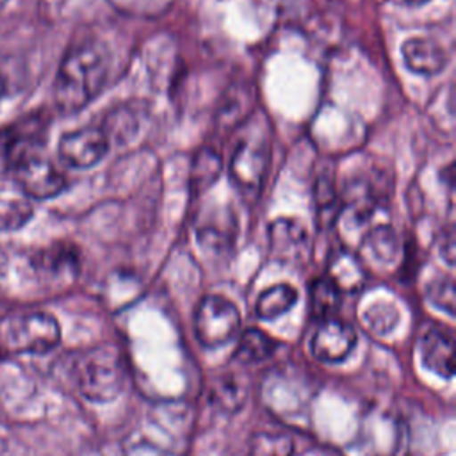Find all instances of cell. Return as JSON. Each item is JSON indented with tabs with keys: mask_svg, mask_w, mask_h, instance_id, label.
Listing matches in <instances>:
<instances>
[{
	"mask_svg": "<svg viewBox=\"0 0 456 456\" xmlns=\"http://www.w3.org/2000/svg\"><path fill=\"white\" fill-rule=\"evenodd\" d=\"M401 53L406 68L422 77H433L440 73L449 61L445 48L436 39L426 36L406 39L401 46Z\"/></svg>",
	"mask_w": 456,
	"mask_h": 456,
	"instance_id": "30bf717a",
	"label": "cell"
},
{
	"mask_svg": "<svg viewBox=\"0 0 456 456\" xmlns=\"http://www.w3.org/2000/svg\"><path fill=\"white\" fill-rule=\"evenodd\" d=\"M73 374L78 392L94 403L114 399L126 379L123 358L114 346H98L80 354Z\"/></svg>",
	"mask_w": 456,
	"mask_h": 456,
	"instance_id": "3957f363",
	"label": "cell"
},
{
	"mask_svg": "<svg viewBox=\"0 0 456 456\" xmlns=\"http://www.w3.org/2000/svg\"><path fill=\"white\" fill-rule=\"evenodd\" d=\"M5 2H7V0H0V9L5 5Z\"/></svg>",
	"mask_w": 456,
	"mask_h": 456,
	"instance_id": "d4e9b609",
	"label": "cell"
},
{
	"mask_svg": "<svg viewBox=\"0 0 456 456\" xmlns=\"http://www.w3.org/2000/svg\"><path fill=\"white\" fill-rule=\"evenodd\" d=\"M297 301V290L289 283H276L265 289L255 305V312L260 319H276L289 312Z\"/></svg>",
	"mask_w": 456,
	"mask_h": 456,
	"instance_id": "4fadbf2b",
	"label": "cell"
},
{
	"mask_svg": "<svg viewBox=\"0 0 456 456\" xmlns=\"http://www.w3.org/2000/svg\"><path fill=\"white\" fill-rule=\"evenodd\" d=\"M110 141L102 126H82L64 134L59 141L61 160L75 169H87L98 164L109 151Z\"/></svg>",
	"mask_w": 456,
	"mask_h": 456,
	"instance_id": "52a82bcc",
	"label": "cell"
},
{
	"mask_svg": "<svg viewBox=\"0 0 456 456\" xmlns=\"http://www.w3.org/2000/svg\"><path fill=\"white\" fill-rule=\"evenodd\" d=\"M16 187L32 200H50L66 187V178L59 167L39 151L25 157L14 169Z\"/></svg>",
	"mask_w": 456,
	"mask_h": 456,
	"instance_id": "8992f818",
	"label": "cell"
},
{
	"mask_svg": "<svg viewBox=\"0 0 456 456\" xmlns=\"http://www.w3.org/2000/svg\"><path fill=\"white\" fill-rule=\"evenodd\" d=\"M310 303H312V312L319 321L335 317V312L338 310V305H340V290L328 276L319 278L312 285Z\"/></svg>",
	"mask_w": 456,
	"mask_h": 456,
	"instance_id": "ac0fdd59",
	"label": "cell"
},
{
	"mask_svg": "<svg viewBox=\"0 0 456 456\" xmlns=\"http://www.w3.org/2000/svg\"><path fill=\"white\" fill-rule=\"evenodd\" d=\"M221 171H223L221 155L210 148H201L192 160L191 191L194 194H201L217 180Z\"/></svg>",
	"mask_w": 456,
	"mask_h": 456,
	"instance_id": "5bb4252c",
	"label": "cell"
},
{
	"mask_svg": "<svg viewBox=\"0 0 456 456\" xmlns=\"http://www.w3.org/2000/svg\"><path fill=\"white\" fill-rule=\"evenodd\" d=\"M61 340V326L52 314L20 312L0 317V358L43 354Z\"/></svg>",
	"mask_w": 456,
	"mask_h": 456,
	"instance_id": "7a4b0ae2",
	"label": "cell"
},
{
	"mask_svg": "<svg viewBox=\"0 0 456 456\" xmlns=\"http://www.w3.org/2000/svg\"><path fill=\"white\" fill-rule=\"evenodd\" d=\"M420 356L426 369L442 378H451L454 372L452 337L438 328H431L420 340Z\"/></svg>",
	"mask_w": 456,
	"mask_h": 456,
	"instance_id": "8fae6325",
	"label": "cell"
},
{
	"mask_svg": "<svg viewBox=\"0 0 456 456\" xmlns=\"http://www.w3.org/2000/svg\"><path fill=\"white\" fill-rule=\"evenodd\" d=\"M34 269L48 280L73 278L78 273V256L71 248L53 246L39 251L34 260Z\"/></svg>",
	"mask_w": 456,
	"mask_h": 456,
	"instance_id": "7c38bea8",
	"label": "cell"
},
{
	"mask_svg": "<svg viewBox=\"0 0 456 456\" xmlns=\"http://www.w3.org/2000/svg\"><path fill=\"white\" fill-rule=\"evenodd\" d=\"M367 244L370 248V251L376 255V258L388 262L395 256L397 253V239L395 233L390 226L387 224H379L374 226L369 233H367Z\"/></svg>",
	"mask_w": 456,
	"mask_h": 456,
	"instance_id": "ffe728a7",
	"label": "cell"
},
{
	"mask_svg": "<svg viewBox=\"0 0 456 456\" xmlns=\"http://www.w3.org/2000/svg\"><path fill=\"white\" fill-rule=\"evenodd\" d=\"M356 344V333L354 330L337 319V317H330V319H322L319 321V326L312 337V354L321 360V362H328V363H335L344 360L354 347Z\"/></svg>",
	"mask_w": 456,
	"mask_h": 456,
	"instance_id": "ba28073f",
	"label": "cell"
},
{
	"mask_svg": "<svg viewBox=\"0 0 456 456\" xmlns=\"http://www.w3.org/2000/svg\"><path fill=\"white\" fill-rule=\"evenodd\" d=\"M328 278L342 290H354L363 283V271L351 255H340L333 260Z\"/></svg>",
	"mask_w": 456,
	"mask_h": 456,
	"instance_id": "d6986e66",
	"label": "cell"
},
{
	"mask_svg": "<svg viewBox=\"0 0 456 456\" xmlns=\"http://www.w3.org/2000/svg\"><path fill=\"white\" fill-rule=\"evenodd\" d=\"M401 2H404V4H422L426 0H401Z\"/></svg>",
	"mask_w": 456,
	"mask_h": 456,
	"instance_id": "cb8c5ba5",
	"label": "cell"
},
{
	"mask_svg": "<svg viewBox=\"0 0 456 456\" xmlns=\"http://www.w3.org/2000/svg\"><path fill=\"white\" fill-rule=\"evenodd\" d=\"M240 330L237 306L217 294L205 296L194 314L196 338L205 347H219L232 340Z\"/></svg>",
	"mask_w": 456,
	"mask_h": 456,
	"instance_id": "277c9868",
	"label": "cell"
},
{
	"mask_svg": "<svg viewBox=\"0 0 456 456\" xmlns=\"http://www.w3.org/2000/svg\"><path fill=\"white\" fill-rule=\"evenodd\" d=\"M426 294H428V297L433 305L445 310L449 315H454V299L456 297H454V281H452V278L445 276V278H438V280L431 281Z\"/></svg>",
	"mask_w": 456,
	"mask_h": 456,
	"instance_id": "44dd1931",
	"label": "cell"
},
{
	"mask_svg": "<svg viewBox=\"0 0 456 456\" xmlns=\"http://www.w3.org/2000/svg\"><path fill=\"white\" fill-rule=\"evenodd\" d=\"M5 93H7V84H5V78H4V75L0 73V100L5 96Z\"/></svg>",
	"mask_w": 456,
	"mask_h": 456,
	"instance_id": "603a6c76",
	"label": "cell"
},
{
	"mask_svg": "<svg viewBox=\"0 0 456 456\" xmlns=\"http://www.w3.org/2000/svg\"><path fill=\"white\" fill-rule=\"evenodd\" d=\"M198 242L205 249H214V251H224L232 246L235 239V217H230L228 221H203L198 230Z\"/></svg>",
	"mask_w": 456,
	"mask_h": 456,
	"instance_id": "e0dca14e",
	"label": "cell"
},
{
	"mask_svg": "<svg viewBox=\"0 0 456 456\" xmlns=\"http://www.w3.org/2000/svg\"><path fill=\"white\" fill-rule=\"evenodd\" d=\"M276 346V340L271 338L265 331L249 328L240 337V342L235 349V358L242 363H255L269 358L274 353Z\"/></svg>",
	"mask_w": 456,
	"mask_h": 456,
	"instance_id": "9a60e30c",
	"label": "cell"
},
{
	"mask_svg": "<svg viewBox=\"0 0 456 456\" xmlns=\"http://www.w3.org/2000/svg\"><path fill=\"white\" fill-rule=\"evenodd\" d=\"M440 255L447 260L449 265L454 264V235H452V232H449V233L445 235V239H442Z\"/></svg>",
	"mask_w": 456,
	"mask_h": 456,
	"instance_id": "7402d4cb",
	"label": "cell"
},
{
	"mask_svg": "<svg viewBox=\"0 0 456 456\" xmlns=\"http://www.w3.org/2000/svg\"><path fill=\"white\" fill-rule=\"evenodd\" d=\"M271 162V151L265 139L249 137L239 142L232 155L228 173L240 194H258Z\"/></svg>",
	"mask_w": 456,
	"mask_h": 456,
	"instance_id": "5b68a950",
	"label": "cell"
},
{
	"mask_svg": "<svg viewBox=\"0 0 456 456\" xmlns=\"http://www.w3.org/2000/svg\"><path fill=\"white\" fill-rule=\"evenodd\" d=\"M271 255L281 262H297L310 249L308 230L292 217H280L269 224Z\"/></svg>",
	"mask_w": 456,
	"mask_h": 456,
	"instance_id": "9c48e42d",
	"label": "cell"
},
{
	"mask_svg": "<svg viewBox=\"0 0 456 456\" xmlns=\"http://www.w3.org/2000/svg\"><path fill=\"white\" fill-rule=\"evenodd\" d=\"M110 68L109 48L96 39L71 46L62 57L55 82L53 102L64 114H73L91 103L103 89Z\"/></svg>",
	"mask_w": 456,
	"mask_h": 456,
	"instance_id": "6da1fadb",
	"label": "cell"
},
{
	"mask_svg": "<svg viewBox=\"0 0 456 456\" xmlns=\"http://www.w3.org/2000/svg\"><path fill=\"white\" fill-rule=\"evenodd\" d=\"M32 214L28 198L20 191L0 189V228H18Z\"/></svg>",
	"mask_w": 456,
	"mask_h": 456,
	"instance_id": "2e32d148",
	"label": "cell"
}]
</instances>
